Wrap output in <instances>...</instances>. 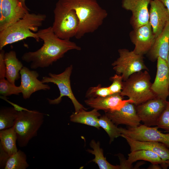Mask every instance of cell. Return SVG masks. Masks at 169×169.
Instances as JSON below:
<instances>
[{
  "mask_svg": "<svg viewBox=\"0 0 169 169\" xmlns=\"http://www.w3.org/2000/svg\"><path fill=\"white\" fill-rule=\"evenodd\" d=\"M166 8L169 13V0H158Z\"/></svg>",
  "mask_w": 169,
  "mask_h": 169,
  "instance_id": "cell-34",
  "label": "cell"
},
{
  "mask_svg": "<svg viewBox=\"0 0 169 169\" xmlns=\"http://www.w3.org/2000/svg\"><path fill=\"white\" fill-rule=\"evenodd\" d=\"M56 4L76 13L79 21L75 36L80 39L85 34L96 30L107 17V11L102 8L96 0H59Z\"/></svg>",
  "mask_w": 169,
  "mask_h": 169,
  "instance_id": "cell-2",
  "label": "cell"
},
{
  "mask_svg": "<svg viewBox=\"0 0 169 169\" xmlns=\"http://www.w3.org/2000/svg\"><path fill=\"white\" fill-rule=\"evenodd\" d=\"M54 13V19L52 27L55 34L63 39H70L75 37L78 30L79 21L74 11L56 4Z\"/></svg>",
  "mask_w": 169,
  "mask_h": 169,
  "instance_id": "cell-6",
  "label": "cell"
},
{
  "mask_svg": "<svg viewBox=\"0 0 169 169\" xmlns=\"http://www.w3.org/2000/svg\"><path fill=\"white\" fill-rule=\"evenodd\" d=\"M18 113L13 107L2 108L0 110V131L13 127Z\"/></svg>",
  "mask_w": 169,
  "mask_h": 169,
  "instance_id": "cell-26",
  "label": "cell"
},
{
  "mask_svg": "<svg viewBox=\"0 0 169 169\" xmlns=\"http://www.w3.org/2000/svg\"><path fill=\"white\" fill-rule=\"evenodd\" d=\"M73 69L72 65L67 67L62 73L56 74L52 73L49 74V76L43 77L41 81L44 83H52L56 85L58 88L60 95L57 98L52 100L47 99L50 105H57L61 101L64 96L68 97L71 100L75 109V112L82 109H86L80 103L73 94L70 84V77Z\"/></svg>",
  "mask_w": 169,
  "mask_h": 169,
  "instance_id": "cell-7",
  "label": "cell"
},
{
  "mask_svg": "<svg viewBox=\"0 0 169 169\" xmlns=\"http://www.w3.org/2000/svg\"><path fill=\"white\" fill-rule=\"evenodd\" d=\"M120 161V169H131L134 162L138 160L148 161L153 164H159L162 168L167 169L169 166V161H165L154 152L148 150H140L131 152L128 158L125 159L122 155H118Z\"/></svg>",
  "mask_w": 169,
  "mask_h": 169,
  "instance_id": "cell-15",
  "label": "cell"
},
{
  "mask_svg": "<svg viewBox=\"0 0 169 169\" xmlns=\"http://www.w3.org/2000/svg\"><path fill=\"white\" fill-rule=\"evenodd\" d=\"M4 61L5 78L9 82L15 84L16 80L20 77V72L23 67V64L17 58L16 53L13 50L5 53Z\"/></svg>",
  "mask_w": 169,
  "mask_h": 169,
  "instance_id": "cell-22",
  "label": "cell"
},
{
  "mask_svg": "<svg viewBox=\"0 0 169 169\" xmlns=\"http://www.w3.org/2000/svg\"><path fill=\"white\" fill-rule=\"evenodd\" d=\"M5 78V75H0V94L1 96L6 97L13 95H18L21 93L19 86H16Z\"/></svg>",
  "mask_w": 169,
  "mask_h": 169,
  "instance_id": "cell-29",
  "label": "cell"
},
{
  "mask_svg": "<svg viewBox=\"0 0 169 169\" xmlns=\"http://www.w3.org/2000/svg\"><path fill=\"white\" fill-rule=\"evenodd\" d=\"M131 42L135 46V53L143 56L147 54L152 46L155 39L151 26L149 22L135 29L129 33Z\"/></svg>",
  "mask_w": 169,
  "mask_h": 169,
  "instance_id": "cell-12",
  "label": "cell"
},
{
  "mask_svg": "<svg viewBox=\"0 0 169 169\" xmlns=\"http://www.w3.org/2000/svg\"><path fill=\"white\" fill-rule=\"evenodd\" d=\"M158 128L157 126L151 127L141 124L135 127H128L127 129L119 128L121 134L133 139L161 143L169 148V133H162Z\"/></svg>",
  "mask_w": 169,
  "mask_h": 169,
  "instance_id": "cell-9",
  "label": "cell"
},
{
  "mask_svg": "<svg viewBox=\"0 0 169 169\" xmlns=\"http://www.w3.org/2000/svg\"><path fill=\"white\" fill-rule=\"evenodd\" d=\"M45 14L27 13L22 18L0 32V50L6 45L30 37L38 42L37 33L45 20Z\"/></svg>",
  "mask_w": 169,
  "mask_h": 169,
  "instance_id": "cell-3",
  "label": "cell"
},
{
  "mask_svg": "<svg viewBox=\"0 0 169 169\" xmlns=\"http://www.w3.org/2000/svg\"><path fill=\"white\" fill-rule=\"evenodd\" d=\"M20 74L21 84L19 87L24 99H29L33 93L37 91L50 90V87L49 85L38 79L39 74L37 71L30 70L23 66Z\"/></svg>",
  "mask_w": 169,
  "mask_h": 169,
  "instance_id": "cell-14",
  "label": "cell"
},
{
  "mask_svg": "<svg viewBox=\"0 0 169 169\" xmlns=\"http://www.w3.org/2000/svg\"><path fill=\"white\" fill-rule=\"evenodd\" d=\"M150 4L149 22L156 38L169 21V13L166 8L158 0H151Z\"/></svg>",
  "mask_w": 169,
  "mask_h": 169,
  "instance_id": "cell-18",
  "label": "cell"
},
{
  "mask_svg": "<svg viewBox=\"0 0 169 169\" xmlns=\"http://www.w3.org/2000/svg\"><path fill=\"white\" fill-rule=\"evenodd\" d=\"M122 97L120 93H117L105 97L88 98L84 102L86 105L90 107L97 110H103L105 112L119 110L128 102L133 104L131 100L129 99L123 100Z\"/></svg>",
  "mask_w": 169,
  "mask_h": 169,
  "instance_id": "cell-19",
  "label": "cell"
},
{
  "mask_svg": "<svg viewBox=\"0 0 169 169\" xmlns=\"http://www.w3.org/2000/svg\"><path fill=\"white\" fill-rule=\"evenodd\" d=\"M119 57L112 64L116 74L121 76L123 81L127 79L132 74L148 69L144 63L143 56L137 54L133 51L126 49L118 50Z\"/></svg>",
  "mask_w": 169,
  "mask_h": 169,
  "instance_id": "cell-8",
  "label": "cell"
},
{
  "mask_svg": "<svg viewBox=\"0 0 169 169\" xmlns=\"http://www.w3.org/2000/svg\"><path fill=\"white\" fill-rule=\"evenodd\" d=\"M45 114L36 110L28 109L18 111L14 128L17 136L18 145L27 146L29 141L37 136L44 121Z\"/></svg>",
  "mask_w": 169,
  "mask_h": 169,
  "instance_id": "cell-5",
  "label": "cell"
},
{
  "mask_svg": "<svg viewBox=\"0 0 169 169\" xmlns=\"http://www.w3.org/2000/svg\"><path fill=\"white\" fill-rule=\"evenodd\" d=\"M25 153L18 150L10 156L6 163L4 169H26L29 166Z\"/></svg>",
  "mask_w": 169,
  "mask_h": 169,
  "instance_id": "cell-27",
  "label": "cell"
},
{
  "mask_svg": "<svg viewBox=\"0 0 169 169\" xmlns=\"http://www.w3.org/2000/svg\"><path fill=\"white\" fill-rule=\"evenodd\" d=\"M19 0H0V32L29 13Z\"/></svg>",
  "mask_w": 169,
  "mask_h": 169,
  "instance_id": "cell-10",
  "label": "cell"
},
{
  "mask_svg": "<svg viewBox=\"0 0 169 169\" xmlns=\"http://www.w3.org/2000/svg\"><path fill=\"white\" fill-rule=\"evenodd\" d=\"M0 146L10 156L18 150L16 146L17 136L13 127L0 131Z\"/></svg>",
  "mask_w": 169,
  "mask_h": 169,
  "instance_id": "cell-24",
  "label": "cell"
},
{
  "mask_svg": "<svg viewBox=\"0 0 169 169\" xmlns=\"http://www.w3.org/2000/svg\"><path fill=\"white\" fill-rule=\"evenodd\" d=\"M168 101L156 97L136 106L137 114L141 121L147 126L156 125L158 120Z\"/></svg>",
  "mask_w": 169,
  "mask_h": 169,
  "instance_id": "cell-11",
  "label": "cell"
},
{
  "mask_svg": "<svg viewBox=\"0 0 169 169\" xmlns=\"http://www.w3.org/2000/svg\"><path fill=\"white\" fill-rule=\"evenodd\" d=\"M97 110L94 109L87 111L82 109L79 111L73 113L70 116V120L73 122L81 123L93 126L99 129L100 126L98 123L101 116Z\"/></svg>",
  "mask_w": 169,
  "mask_h": 169,
  "instance_id": "cell-23",
  "label": "cell"
},
{
  "mask_svg": "<svg viewBox=\"0 0 169 169\" xmlns=\"http://www.w3.org/2000/svg\"><path fill=\"white\" fill-rule=\"evenodd\" d=\"M19 1L22 3V4L23 6L25 8H27L25 4V0H19Z\"/></svg>",
  "mask_w": 169,
  "mask_h": 169,
  "instance_id": "cell-36",
  "label": "cell"
},
{
  "mask_svg": "<svg viewBox=\"0 0 169 169\" xmlns=\"http://www.w3.org/2000/svg\"><path fill=\"white\" fill-rule=\"evenodd\" d=\"M105 115L116 125L124 124L135 127L141 125L136 105L130 102L126 103L120 110L105 112Z\"/></svg>",
  "mask_w": 169,
  "mask_h": 169,
  "instance_id": "cell-17",
  "label": "cell"
},
{
  "mask_svg": "<svg viewBox=\"0 0 169 169\" xmlns=\"http://www.w3.org/2000/svg\"><path fill=\"white\" fill-rule=\"evenodd\" d=\"M151 0H122V7L132 13L130 23L135 29L149 22L148 6Z\"/></svg>",
  "mask_w": 169,
  "mask_h": 169,
  "instance_id": "cell-13",
  "label": "cell"
},
{
  "mask_svg": "<svg viewBox=\"0 0 169 169\" xmlns=\"http://www.w3.org/2000/svg\"><path fill=\"white\" fill-rule=\"evenodd\" d=\"M44 43L38 49L24 53L22 60L30 63V68L35 69L49 67L63 57L70 50H80L81 48L69 39H63L54 33L52 26L39 30L37 32Z\"/></svg>",
  "mask_w": 169,
  "mask_h": 169,
  "instance_id": "cell-1",
  "label": "cell"
},
{
  "mask_svg": "<svg viewBox=\"0 0 169 169\" xmlns=\"http://www.w3.org/2000/svg\"><path fill=\"white\" fill-rule=\"evenodd\" d=\"M112 95L108 87H102L99 84L95 87H91L87 91L85 96L88 98L105 97Z\"/></svg>",
  "mask_w": 169,
  "mask_h": 169,
  "instance_id": "cell-30",
  "label": "cell"
},
{
  "mask_svg": "<svg viewBox=\"0 0 169 169\" xmlns=\"http://www.w3.org/2000/svg\"><path fill=\"white\" fill-rule=\"evenodd\" d=\"M8 154L0 146V167L4 169L6 163L10 157Z\"/></svg>",
  "mask_w": 169,
  "mask_h": 169,
  "instance_id": "cell-33",
  "label": "cell"
},
{
  "mask_svg": "<svg viewBox=\"0 0 169 169\" xmlns=\"http://www.w3.org/2000/svg\"><path fill=\"white\" fill-rule=\"evenodd\" d=\"M100 127L106 132L110 138V143L112 142L115 138L121 136L119 128L115 125L105 115L100 116L98 120Z\"/></svg>",
  "mask_w": 169,
  "mask_h": 169,
  "instance_id": "cell-28",
  "label": "cell"
},
{
  "mask_svg": "<svg viewBox=\"0 0 169 169\" xmlns=\"http://www.w3.org/2000/svg\"><path fill=\"white\" fill-rule=\"evenodd\" d=\"M158 128L169 132V101L165 110L159 117L156 125Z\"/></svg>",
  "mask_w": 169,
  "mask_h": 169,
  "instance_id": "cell-31",
  "label": "cell"
},
{
  "mask_svg": "<svg viewBox=\"0 0 169 169\" xmlns=\"http://www.w3.org/2000/svg\"><path fill=\"white\" fill-rule=\"evenodd\" d=\"M148 70L135 73L123 81L120 93L122 96H127L136 106L156 97L151 89L152 83Z\"/></svg>",
  "mask_w": 169,
  "mask_h": 169,
  "instance_id": "cell-4",
  "label": "cell"
},
{
  "mask_svg": "<svg viewBox=\"0 0 169 169\" xmlns=\"http://www.w3.org/2000/svg\"><path fill=\"white\" fill-rule=\"evenodd\" d=\"M167 63L169 69V50H168V53L167 57Z\"/></svg>",
  "mask_w": 169,
  "mask_h": 169,
  "instance_id": "cell-37",
  "label": "cell"
},
{
  "mask_svg": "<svg viewBox=\"0 0 169 169\" xmlns=\"http://www.w3.org/2000/svg\"><path fill=\"white\" fill-rule=\"evenodd\" d=\"M93 150L88 149L87 151L95 155V158L92 160L97 164L100 169H120L119 165H114L109 162L104 156L103 151L100 148V143L92 140L90 144Z\"/></svg>",
  "mask_w": 169,
  "mask_h": 169,
  "instance_id": "cell-25",
  "label": "cell"
},
{
  "mask_svg": "<svg viewBox=\"0 0 169 169\" xmlns=\"http://www.w3.org/2000/svg\"></svg>",
  "mask_w": 169,
  "mask_h": 169,
  "instance_id": "cell-38",
  "label": "cell"
},
{
  "mask_svg": "<svg viewBox=\"0 0 169 169\" xmlns=\"http://www.w3.org/2000/svg\"><path fill=\"white\" fill-rule=\"evenodd\" d=\"M169 47V21L163 30L156 38L151 48L146 54L152 62L160 57L166 62Z\"/></svg>",
  "mask_w": 169,
  "mask_h": 169,
  "instance_id": "cell-20",
  "label": "cell"
},
{
  "mask_svg": "<svg viewBox=\"0 0 169 169\" xmlns=\"http://www.w3.org/2000/svg\"><path fill=\"white\" fill-rule=\"evenodd\" d=\"M130 148L131 152L140 150H151L157 154L165 161H169V148L163 144L156 142L141 141L121 134Z\"/></svg>",
  "mask_w": 169,
  "mask_h": 169,
  "instance_id": "cell-21",
  "label": "cell"
},
{
  "mask_svg": "<svg viewBox=\"0 0 169 169\" xmlns=\"http://www.w3.org/2000/svg\"><path fill=\"white\" fill-rule=\"evenodd\" d=\"M157 61L156 76L151 88L156 97L166 100L169 96V69L166 62L161 57Z\"/></svg>",
  "mask_w": 169,
  "mask_h": 169,
  "instance_id": "cell-16",
  "label": "cell"
},
{
  "mask_svg": "<svg viewBox=\"0 0 169 169\" xmlns=\"http://www.w3.org/2000/svg\"><path fill=\"white\" fill-rule=\"evenodd\" d=\"M149 169H161L162 167L159 164H153L152 165L150 166L149 167Z\"/></svg>",
  "mask_w": 169,
  "mask_h": 169,
  "instance_id": "cell-35",
  "label": "cell"
},
{
  "mask_svg": "<svg viewBox=\"0 0 169 169\" xmlns=\"http://www.w3.org/2000/svg\"><path fill=\"white\" fill-rule=\"evenodd\" d=\"M112 84L108 86L111 94L120 93L123 87V79L121 76L116 74L110 78Z\"/></svg>",
  "mask_w": 169,
  "mask_h": 169,
  "instance_id": "cell-32",
  "label": "cell"
}]
</instances>
